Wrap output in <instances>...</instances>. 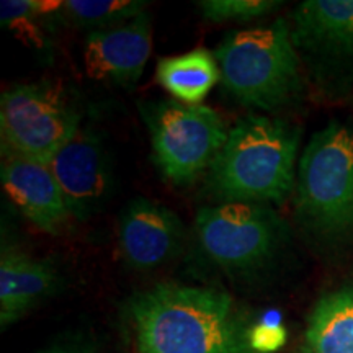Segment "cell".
<instances>
[{
    "label": "cell",
    "mask_w": 353,
    "mask_h": 353,
    "mask_svg": "<svg viewBox=\"0 0 353 353\" xmlns=\"http://www.w3.org/2000/svg\"><path fill=\"white\" fill-rule=\"evenodd\" d=\"M138 353H255L241 309L224 291L162 283L128 303Z\"/></svg>",
    "instance_id": "obj_1"
},
{
    "label": "cell",
    "mask_w": 353,
    "mask_h": 353,
    "mask_svg": "<svg viewBox=\"0 0 353 353\" xmlns=\"http://www.w3.org/2000/svg\"><path fill=\"white\" fill-rule=\"evenodd\" d=\"M299 130L280 118L249 114L229 130L206 172L214 205H283L296 180Z\"/></svg>",
    "instance_id": "obj_2"
},
{
    "label": "cell",
    "mask_w": 353,
    "mask_h": 353,
    "mask_svg": "<svg viewBox=\"0 0 353 353\" xmlns=\"http://www.w3.org/2000/svg\"><path fill=\"white\" fill-rule=\"evenodd\" d=\"M294 211L317 244L353 241V126L334 120L312 134L298 164Z\"/></svg>",
    "instance_id": "obj_3"
},
{
    "label": "cell",
    "mask_w": 353,
    "mask_h": 353,
    "mask_svg": "<svg viewBox=\"0 0 353 353\" xmlns=\"http://www.w3.org/2000/svg\"><path fill=\"white\" fill-rule=\"evenodd\" d=\"M214 57L224 90L247 108L275 112L303 94L301 59L288 20L231 32Z\"/></svg>",
    "instance_id": "obj_4"
},
{
    "label": "cell",
    "mask_w": 353,
    "mask_h": 353,
    "mask_svg": "<svg viewBox=\"0 0 353 353\" xmlns=\"http://www.w3.org/2000/svg\"><path fill=\"white\" fill-rule=\"evenodd\" d=\"M195 232L203 252L229 275L249 276L283 252L288 226L272 206L219 203L198 210Z\"/></svg>",
    "instance_id": "obj_5"
},
{
    "label": "cell",
    "mask_w": 353,
    "mask_h": 353,
    "mask_svg": "<svg viewBox=\"0 0 353 353\" xmlns=\"http://www.w3.org/2000/svg\"><path fill=\"white\" fill-rule=\"evenodd\" d=\"M138 107L151 136L154 164L174 185H188L208 172L231 130L206 105L159 100Z\"/></svg>",
    "instance_id": "obj_6"
},
{
    "label": "cell",
    "mask_w": 353,
    "mask_h": 353,
    "mask_svg": "<svg viewBox=\"0 0 353 353\" xmlns=\"http://www.w3.org/2000/svg\"><path fill=\"white\" fill-rule=\"evenodd\" d=\"M81 113L59 83H19L0 99L3 156L50 164L77 131Z\"/></svg>",
    "instance_id": "obj_7"
},
{
    "label": "cell",
    "mask_w": 353,
    "mask_h": 353,
    "mask_svg": "<svg viewBox=\"0 0 353 353\" xmlns=\"http://www.w3.org/2000/svg\"><path fill=\"white\" fill-rule=\"evenodd\" d=\"M290 26L299 59L321 87L353 82V0H306Z\"/></svg>",
    "instance_id": "obj_8"
},
{
    "label": "cell",
    "mask_w": 353,
    "mask_h": 353,
    "mask_svg": "<svg viewBox=\"0 0 353 353\" xmlns=\"http://www.w3.org/2000/svg\"><path fill=\"white\" fill-rule=\"evenodd\" d=\"M74 219L85 221L103 208L113 190V170L103 141L90 128L77 134L48 164Z\"/></svg>",
    "instance_id": "obj_9"
},
{
    "label": "cell",
    "mask_w": 353,
    "mask_h": 353,
    "mask_svg": "<svg viewBox=\"0 0 353 353\" xmlns=\"http://www.w3.org/2000/svg\"><path fill=\"white\" fill-rule=\"evenodd\" d=\"M185 244L180 216L161 203L134 198L123 208L118 226L121 259L136 272H151L179 257Z\"/></svg>",
    "instance_id": "obj_10"
},
{
    "label": "cell",
    "mask_w": 353,
    "mask_h": 353,
    "mask_svg": "<svg viewBox=\"0 0 353 353\" xmlns=\"http://www.w3.org/2000/svg\"><path fill=\"white\" fill-rule=\"evenodd\" d=\"M152 50L148 10L117 28L88 32L83 41V68L94 81L131 88L143 76Z\"/></svg>",
    "instance_id": "obj_11"
},
{
    "label": "cell",
    "mask_w": 353,
    "mask_h": 353,
    "mask_svg": "<svg viewBox=\"0 0 353 353\" xmlns=\"http://www.w3.org/2000/svg\"><path fill=\"white\" fill-rule=\"evenodd\" d=\"M0 182L13 205L39 231L56 236L72 219L61 187L46 164L7 157L0 167Z\"/></svg>",
    "instance_id": "obj_12"
},
{
    "label": "cell",
    "mask_w": 353,
    "mask_h": 353,
    "mask_svg": "<svg viewBox=\"0 0 353 353\" xmlns=\"http://www.w3.org/2000/svg\"><path fill=\"white\" fill-rule=\"evenodd\" d=\"M59 286L56 268L13 245H2L0 252V325L20 321L26 312L51 296Z\"/></svg>",
    "instance_id": "obj_13"
},
{
    "label": "cell",
    "mask_w": 353,
    "mask_h": 353,
    "mask_svg": "<svg viewBox=\"0 0 353 353\" xmlns=\"http://www.w3.org/2000/svg\"><path fill=\"white\" fill-rule=\"evenodd\" d=\"M156 79L175 100L201 105L216 82L221 81V72L213 52L198 48L159 61Z\"/></svg>",
    "instance_id": "obj_14"
},
{
    "label": "cell",
    "mask_w": 353,
    "mask_h": 353,
    "mask_svg": "<svg viewBox=\"0 0 353 353\" xmlns=\"http://www.w3.org/2000/svg\"><path fill=\"white\" fill-rule=\"evenodd\" d=\"M309 353H353V286H343L319 299L309 316Z\"/></svg>",
    "instance_id": "obj_15"
},
{
    "label": "cell",
    "mask_w": 353,
    "mask_h": 353,
    "mask_svg": "<svg viewBox=\"0 0 353 353\" xmlns=\"http://www.w3.org/2000/svg\"><path fill=\"white\" fill-rule=\"evenodd\" d=\"M148 6L141 0H68L61 10L74 25L101 32L134 20L148 10Z\"/></svg>",
    "instance_id": "obj_16"
},
{
    "label": "cell",
    "mask_w": 353,
    "mask_h": 353,
    "mask_svg": "<svg viewBox=\"0 0 353 353\" xmlns=\"http://www.w3.org/2000/svg\"><path fill=\"white\" fill-rule=\"evenodd\" d=\"M196 6L201 15L210 21L245 23V21L270 15L281 6V2H276V0H203Z\"/></svg>",
    "instance_id": "obj_17"
},
{
    "label": "cell",
    "mask_w": 353,
    "mask_h": 353,
    "mask_svg": "<svg viewBox=\"0 0 353 353\" xmlns=\"http://www.w3.org/2000/svg\"><path fill=\"white\" fill-rule=\"evenodd\" d=\"M63 8V2H37V0H3L0 3L2 26L20 34H30L38 41L39 30L37 21L39 15Z\"/></svg>",
    "instance_id": "obj_18"
},
{
    "label": "cell",
    "mask_w": 353,
    "mask_h": 353,
    "mask_svg": "<svg viewBox=\"0 0 353 353\" xmlns=\"http://www.w3.org/2000/svg\"><path fill=\"white\" fill-rule=\"evenodd\" d=\"M249 339L255 353H273L285 345L286 330L281 324L262 322L252 325Z\"/></svg>",
    "instance_id": "obj_19"
},
{
    "label": "cell",
    "mask_w": 353,
    "mask_h": 353,
    "mask_svg": "<svg viewBox=\"0 0 353 353\" xmlns=\"http://www.w3.org/2000/svg\"><path fill=\"white\" fill-rule=\"evenodd\" d=\"M41 353H94L90 348L85 345H76V343H69V345H57L50 350H44Z\"/></svg>",
    "instance_id": "obj_20"
},
{
    "label": "cell",
    "mask_w": 353,
    "mask_h": 353,
    "mask_svg": "<svg viewBox=\"0 0 353 353\" xmlns=\"http://www.w3.org/2000/svg\"><path fill=\"white\" fill-rule=\"evenodd\" d=\"M301 353H309V352H307V350H303V352H301Z\"/></svg>",
    "instance_id": "obj_21"
}]
</instances>
